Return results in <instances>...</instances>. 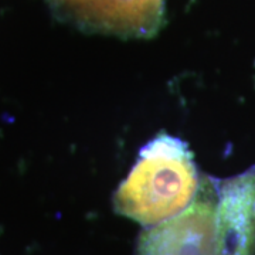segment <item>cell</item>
Masks as SVG:
<instances>
[{"label": "cell", "mask_w": 255, "mask_h": 255, "mask_svg": "<svg viewBox=\"0 0 255 255\" xmlns=\"http://www.w3.org/2000/svg\"><path fill=\"white\" fill-rule=\"evenodd\" d=\"M199 186V172L187 143L160 133L142 147L132 172L114 194V209L152 227L186 209Z\"/></svg>", "instance_id": "1"}, {"label": "cell", "mask_w": 255, "mask_h": 255, "mask_svg": "<svg viewBox=\"0 0 255 255\" xmlns=\"http://www.w3.org/2000/svg\"><path fill=\"white\" fill-rule=\"evenodd\" d=\"M55 17L87 33L150 38L164 23L166 0H47Z\"/></svg>", "instance_id": "2"}, {"label": "cell", "mask_w": 255, "mask_h": 255, "mask_svg": "<svg viewBox=\"0 0 255 255\" xmlns=\"http://www.w3.org/2000/svg\"><path fill=\"white\" fill-rule=\"evenodd\" d=\"M216 199L204 179L186 209L140 234L135 255H216Z\"/></svg>", "instance_id": "3"}, {"label": "cell", "mask_w": 255, "mask_h": 255, "mask_svg": "<svg viewBox=\"0 0 255 255\" xmlns=\"http://www.w3.org/2000/svg\"><path fill=\"white\" fill-rule=\"evenodd\" d=\"M216 255H255V166L217 187Z\"/></svg>", "instance_id": "4"}]
</instances>
